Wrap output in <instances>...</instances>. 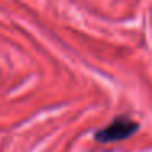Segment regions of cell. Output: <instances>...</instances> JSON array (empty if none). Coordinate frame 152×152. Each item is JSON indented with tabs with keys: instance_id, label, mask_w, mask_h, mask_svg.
<instances>
[{
	"instance_id": "obj_1",
	"label": "cell",
	"mask_w": 152,
	"mask_h": 152,
	"mask_svg": "<svg viewBox=\"0 0 152 152\" xmlns=\"http://www.w3.org/2000/svg\"><path fill=\"white\" fill-rule=\"evenodd\" d=\"M139 129V124L132 121L128 116H118L108 126L98 129L95 132V141L100 144H110V142L124 141L129 136H132Z\"/></svg>"
}]
</instances>
